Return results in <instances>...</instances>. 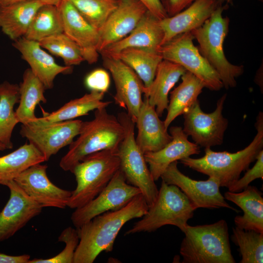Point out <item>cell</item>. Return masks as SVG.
I'll use <instances>...</instances> for the list:
<instances>
[{"mask_svg": "<svg viewBox=\"0 0 263 263\" xmlns=\"http://www.w3.org/2000/svg\"><path fill=\"white\" fill-rule=\"evenodd\" d=\"M149 206L140 193L121 208L97 215L78 228L79 242L74 263H93L102 252L113 250L115 240L128 221L141 218Z\"/></svg>", "mask_w": 263, "mask_h": 263, "instance_id": "cell-1", "label": "cell"}, {"mask_svg": "<svg viewBox=\"0 0 263 263\" xmlns=\"http://www.w3.org/2000/svg\"><path fill=\"white\" fill-rule=\"evenodd\" d=\"M257 133L252 142L244 149L236 152L214 151L210 148L205 149V154L199 158L190 157L180 160V163L197 172L216 178L220 187L228 188L237 181L242 172L248 169L263 149V113L260 112L255 124Z\"/></svg>", "mask_w": 263, "mask_h": 263, "instance_id": "cell-2", "label": "cell"}, {"mask_svg": "<svg viewBox=\"0 0 263 263\" xmlns=\"http://www.w3.org/2000/svg\"><path fill=\"white\" fill-rule=\"evenodd\" d=\"M78 135L60 161L59 166L64 171L72 172L78 163L92 153L104 150H118L124 131L117 117L102 107L95 110L93 120L82 121Z\"/></svg>", "mask_w": 263, "mask_h": 263, "instance_id": "cell-3", "label": "cell"}, {"mask_svg": "<svg viewBox=\"0 0 263 263\" xmlns=\"http://www.w3.org/2000/svg\"><path fill=\"white\" fill-rule=\"evenodd\" d=\"M180 248L183 263H235L226 222L187 225Z\"/></svg>", "mask_w": 263, "mask_h": 263, "instance_id": "cell-4", "label": "cell"}, {"mask_svg": "<svg viewBox=\"0 0 263 263\" xmlns=\"http://www.w3.org/2000/svg\"><path fill=\"white\" fill-rule=\"evenodd\" d=\"M225 6L220 5L198 28L190 32L199 44L200 54L217 73L226 89L237 85L236 78L244 73L243 65H234L227 59L224 42L229 30V19L224 17Z\"/></svg>", "mask_w": 263, "mask_h": 263, "instance_id": "cell-5", "label": "cell"}, {"mask_svg": "<svg viewBox=\"0 0 263 263\" xmlns=\"http://www.w3.org/2000/svg\"><path fill=\"white\" fill-rule=\"evenodd\" d=\"M118 150H104L83 158L74 167L76 187L71 191L67 207L80 208L97 196L120 168Z\"/></svg>", "mask_w": 263, "mask_h": 263, "instance_id": "cell-6", "label": "cell"}, {"mask_svg": "<svg viewBox=\"0 0 263 263\" xmlns=\"http://www.w3.org/2000/svg\"><path fill=\"white\" fill-rule=\"evenodd\" d=\"M194 211L187 196L178 187L162 181L153 205L125 235L151 232L166 225L177 226L184 233L188 221L193 217Z\"/></svg>", "mask_w": 263, "mask_h": 263, "instance_id": "cell-7", "label": "cell"}, {"mask_svg": "<svg viewBox=\"0 0 263 263\" xmlns=\"http://www.w3.org/2000/svg\"><path fill=\"white\" fill-rule=\"evenodd\" d=\"M124 131V136L118 149L120 168L127 182L138 189L149 207L155 201L159 190L146 161L144 153L135 141V123L126 112L117 116Z\"/></svg>", "mask_w": 263, "mask_h": 263, "instance_id": "cell-8", "label": "cell"}, {"mask_svg": "<svg viewBox=\"0 0 263 263\" xmlns=\"http://www.w3.org/2000/svg\"><path fill=\"white\" fill-rule=\"evenodd\" d=\"M194 37L190 32L177 36L160 46L158 51L163 59L184 67L211 91L224 87L219 75L194 46Z\"/></svg>", "mask_w": 263, "mask_h": 263, "instance_id": "cell-9", "label": "cell"}, {"mask_svg": "<svg viewBox=\"0 0 263 263\" xmlns=\"http://www.w3.org/2000/svg\"><path fill=\"white\" fill-rule=\"evenodd\" d=\"M226 94L217 101L215 110L210 113L203 112L198 99L184 115V132L190 136L200 147L210 148L223 144L228 120L223 115Z\"/></svg>", "mask_w": 263, "mask_h": 263, "instance_id": "cell-10", "label": "cell"}, {"mask_svg": "<svg viewBox=\"0 0 263 263\" xmlns=\"http://www.w3.org/2000/svg\"><path fill=\"white\" fill-rule=\"evenodd\" d=\"M140 193L139 189L127 182L119 169L97 196L84 206L75 209L71 216L72 222L78 228L97 215L121 208Z\"/></svg>", "mask_w": 263, "mask_h": 263, "instance_id": "cell-11", "label": "cell"}, {"mask_svg": "<svg viewBox=\"0 0 263 263\" xmlns=\"http://www.w3.org/2000/svg\"><path fill=\"white\" fill-rule=\"evenodd\" d=\"M177 164V161L171 163L160 178L166 184L178 187L187 196L195 210L198 208L224 207L238 212L226 202L220 192V186L216 178L209 177L205 181L192 179L179 170Z\"/></svg>", "mask_w": 263, "mask_h": 263, "instance_id": "cell-12", "label": "cell"}, {"mask_svg": "<svg viewBox=\"0 0 263 263\" xmlns=\"http://www.w3.org/2000/svg\"><path fill=\"white\" fill-rule=\"evenodd\" d=\"M82 123L73 119L48 124L34 122L22 124L20 134L38 150L47 161L72 143L79 133Z\"/></svg>", "mask_w": 263, "mask_h": 263, "instance_id": "cell-13", "label": "cell"}, {"mask_svg": "<svg viewBox=\"0 0 263 263\" xmlns=\"http://www.w3.org/2000/svg\"><path fill=\"white\" fill-rule=\"evenodd\" d=\"M103 66L111 74L116 93L115 103L127 111L135 123L143 100L144 84L136 73L121 60L108 56H102Z\"/></svg>", "mask_w": 263, "mask_h": 263, "instance_id": "cell-14", "label": "cell"}, {"mask_svg": "<svg viewBox=\"0 0 263 263\" xmlns=\"http://www.w3.org/2000/svg\"><path fill=\"white\" fill-rule=\"evenodd\" d=\"M41 164L31 166L14 180L43 207L65 208L67 207L71 191L54 185L47 176V166Z\"/></svg>", "mask_w": 263, "mask_h": 263, "instance_id": "cell-15", "label": "cell"}, {"mask_svg": "<svg viewBox=\"0 0 263 263\" xmlns=\"http://www.w3.org/2000/svg\"><path fill=\"white\" fill-rule=\"evenodd\" d=\"M10 197L0 211V242L5 241L39 215L43 207L29 196L14 181L6 186Z\"/></svg>", "mask_w": 263, "mask_h": 263, "instance_id": "cell-16", "label": "cell"}, {"mask_svg": "<svg viewBox=\"0 0 263 263\" xmlns=\"http://www.w3.org/2000/svg\"><path fill=\"white\" fill-rule=\"evenodd\" d=\"M62 19L63 33L79 47L84 61L97 62L99 32L79 13L69 0H61L58 6Z\"/></svg>", "mask_w": 263, "mask_h": 263, "instance_id": "cell-17", "label": "cell"}, {"mask_svg": "<svg viewBox=\"0 0 263 263\" xmlns=\"http://www.w3.org/2000/svg\"><path fill=\"white\" fill-rule=\"evenodd\" d=\"M147 10L139 0H119L116 8L99 31V53L128 35Z\"/></svg>", "mask_w": 263, "mask_h": 263, "instance_id": "cell-18", "label": "cell"}, {"mask_svg": "<svg viewBox=\"0 0 263 263\" xmlns=\"http://www.w3.org/2000/svg\"><path fill=\"white\" fill-rule=\"evenodd\" d=\"M169 134L172 140L164 147L156 151L144 153L146 161L155 181L161 177L171 163L200 152V147L188 140V136L181 127H171Z\"/></svg>", "mask_w": 263, "mask_h": 263, "instance_id": "cell-19", "label": "cell"}, {"mask_svg": "<svg viewBox=\"0 0 263 263\" xmlns=\"http://www.w3.org/2000/svg\"><path fill=\"white\" fill-rule=\"evenodd\" d=\"M12 45L21 54L22 58L28 63L33 73L43 84L46 89L53 88L54 80L57 75L72 71V67L56 63L53 57L43 49L38 41L22 37L14 40Z\"/></svg>", "mask_w": 263, "mask_h": 263, "instance_id": "cell-20", "label": "cell"}, {"mask_svg": "<svg viewBox=\"0 0 263 263\" xmlns=\"http://www.w3.org/2000/svg\"><path fill=\"white\" fill-rule=\"evenodd\" d=\"M222 3L218 0H196L178 13L160 20L164 32L162 45L179 35L202 26Z\"/></svg>", "mask_w": 263, "mask_h": 263, "instance_id": "cell-21", "label": "cell"}, {"mask_svg": "<svg viewBox=\"0 0 263 263\" xmlns=\"http://www.w3.org/2000/svg\"><path fill=\"white\" fill-rule=\"evenodd\" d=\"M135 124L138 132L136 144L145 153L156 151L164 147L172 140L164 121L161 120L155 108L144 96Z\"/></svg>", "mask_w": 263, "mask_h": 263, "instance_id": "cell-22", "label": "cell"}, {"mask_svg": "<svg viewBox=\"0 0 263 263\" xmlns=\"http://www.w3.org/2000/svg\"><path fill=\"white\" fill-rule=\"evenodd\" d=\"M160 20L147 10L128 35L108 46L99 53L102 56L111 55L128 48L158 50L162 45L164 38V32Z\"/></svg>", "mask_w": 263, "mask_h": 263, "instance_id": "cell-23", "label": "cell"}, {"mask_svg": "<svg viewBox=\"0 0 263 263\" xmlns=\"http://www.w3.org/2000/svg\"><path fill=\"white\" fill-rule=\"evenodd\" d=\"M224 197L243 211V215H237L234 222L236 226L245 230L263 233V193L256 187L248 186L241 191H226Z\"/></svg>", "mask_w": 263, "mask_h": 263, "instance_id": "cell-24", "label": "cell"}, {"mask_svg": "<svg viewBox=\"0 0 263 263\" xmlns=\"http://www.w3.org/2000/svg\"><path fill=\"white\" fill-rule=\"evenodd\" d=\"M186 71L180 65L163 59L157 67L151 85L147 88L144 87V96L155 107L159 117L167 109L170 90Z\"/></svg>", "mask_w": 263, "mask_h": 263, "instance_id": "cell-25", "label": "cell"}, {"mask_svg": "<svg viewBox=\"0 0 263 263\" xmlns=\"http://www.w3.org/2000/svg\"><path fill=\"white\" fill-rule=\"evenodd\" d=\"M45 2L27 0L0 6V28L12 40L23 37L38 9Z\"/></svg>", "mask_w": 263, "mask_h": 263, "instance_id": "cell-26", "label": "cell"}, {"mask_svg": "<svg viewBox=\"0 0 263 263\" xmlns=\"http://www.w3.org/2000/svg\"><path fill=\"white\" fill-rule=\"evenodd\" d=\"M181 79L179 85L170 92L167 114L164 121L167 129L176 117L183 114L192 106L205 88L199 78L188 71Z\"/></svg>", "mask_w": 263, "mask_h": 263, "instance_id": "cell-27", "label": "cell"}, {"mask_svg": "<svg viewBox=\"0 0 263 263\" xmlns=\"http://www.w3.org/2000/svg\"><path fill=\"white\" fill-rule=\"evenodd\" d=\"M19 87V105L15 113L19 123L25 125L36 120L37 117L35 114L36 106L40 102H47L44 94L46 89L30 68L24 71L22 81Z\"/></svg>", "mask_w": 263, "mask_h": 263, "instance_id": "cell-28", "label": "cell"}, {"mask_svg": "<svg viewBox=\"0 0 263 263\" xmlns=\"http://www.w3.org/2000/svg\"><path fill=\"white\" fill-rule=\"evenodd\" d=\"M108 56L118 59L131 68L145 88L151 85L157 67L163 59L158 50L142 48H128Z\"/></svg>", "mask_w": 263, "mask_h": 263, "instance_id": "cell-29", "label": "cell"}, {"mask_svg": "<svg viewBox=\"0 0 263 263\" xmlns=\"http://www.w3.org/2000/svg\"><path fill=\"white\" fill-rule=\"evenodd\" d=\"M104 93L92 91L82 96L71 100L57 110L37 117L36 122L48 124L72 120L88 114L89 112L102 107H107L111 101H104Z\"/></svg>", "mask_w": 263, "mask_h": 263, "instance_id": "cell-30", "label": "cell"}, {"mask_svg": "<svg viewBox=\"0 0 263 263\" xmlns=\"http://www.w3.org/2000/svg\"><path fill=\"white\" fill-rule=\"evenodd\" d=\"M45 161L44 156L34 145L30 143L24 144L0 157V185L6 186L31 166Z\"/></svg>", "mask_w": 263, "mask_h": 263, "instance_id": "cell-31", "label": "cell"}, {"mask_svg": "<svg viewBox=\"0 0 263 263\" xmlns=\"http://www.w3.org/2000/svg\"><path fill=\"white\" fill-rule=\"evenodd\" d=\"M19 87L17 84L5 81L0 84V142L7 149H12L13 131L19 123L14 111L19 102Z\"/></svg>", "mask_w": 263, "mask_h": 263, "instance_id": "cell-32", "label": "cell"}, {"mask_svg": "<svg viewBox=\"0 0 263 263\" xmlns=\"http://www.w3.org/2000/svg\"><path fill=\"white\" fill-rule=\"evenodd\" d=\"M63 32L62 19L58 7L46 4L37 11L23 37L39 42L45 38Z\"/></svg>", "mask_w": 263, "mask_h": 263, "instance_id": "cell-33", "label": "cell"}, {"mask_svg": "<svg viewBox=\"0 0 263 263\" xmlns=\"http://www.w3.org/2000/svg\"><path fill=\"white\" fill-rule=\"evenodd\" d=\"M231 239L239 247L240 263H263V233L235 226L232 228Z\"/></svg>", "mask_w": 263, "mask_h": 263, "instance_id": "cell-34", "label": "cell"}, {"mask_svg": "<svg viewBox=\"0 0 263 263\" xmlns=\"http://www.w3.org/2000/svg\"><path fill=\"white\" fill-rule=\"evenodd\" d=\"M82 17L99 33L119 0H69Z\"/></svg>", "mask_w": 263, "mask_h": 263, "instance_id": "cell-35", "label": "cell"}, {"mask_svg": "<svg viewBox=\"0 0 263 263\" xmlns=\"http://www.w3.org/2000/svg\"><path fill=\"white\" fill-rule=\"evenodd\" d=\"M38 42L43 48L61 58L65 66L72 67L84 61L79 47L63 32L45 38Z\"/></svg>", "mask_w": 263, "mask_h": 263, "instance_id": "cell-36", "label": "cell"}, {"mask_svg": "<svg viewBox=\"0 0 263 263\" xmlns=\"http://www.w3.org/2000/svg\"><path fill=\"white\" fill-rule=\"evenodd\" d=\"M58 241L65 244L63 250L56 256L48 259H35L28 263H74L75 250L79 242L77 229L71 226L64 229L58 238Z\"/></svg>", "mask_w": 263, "mask_h": 263, "instance_id": "cell-37", "label": "cell"}, {"mask_svg": "<svg viewBox=\"0 0 263 263\" xmlns=\"http://www.w3.org/2000/svg\"><path fill=\"white\" fill-rule=\"evenodd\" d=\"M256 160V162L251 169H247L241 178H239L227 188L229 191H241L254 180L258 178L263 179V150L259 153Z\"/></svg>", "mask_w": 263, "mask_h": 263, "instance_id": "cell-38", "label": "cell"}, {"mask_svg": "<svg viewBox=\"0 0 263 263\" xmlns=\"http://www.w3.org/2000/svg\"><path fill=\"white\" fill-rule=\"evenodd\" d=\"M85 84L90 90L105 93L110 85V77L108 73L103 69H96L90 73L86 77Z\"/></svg>", "mask_w": 263, "mask_h": 263, "instance_id": "cell-39", "label": "cell"}, {"mask_svg": "<svg viewBox=\"0 0 263 263\" xmlns=\"http://www.w3.org/2000/svg\"><path fill=\"white\" fill-rule=\"evenodd\" d=\"M168 17L185 9L196 0H161Z\"/></svg>", "mask_w": 263, "mask_h": 263, "instance_id": "cell-40", "label": "cell"}, {"mask_svg": "<svg viewBox=\"0 0 263 263\" xmlns=\"http://www.w3.org/2000/svg\"><path fill=\"white\" fill-rule=\"evenodd\" d=\"M153 15L161 20L168 17L161 0H139Z\"/></svg>", "mask_w": 263, "mask_h": 263, "instance_id": "cell-41", "label": "cell"}, {"mask_svg": "<svg viewBox=\"0 0 263 263\" xmlns=\"http://www.w3.org/2000/svg\"><path fill=\"white\" fill-rule=\"evenodd\" d=\"M30 260L28 254L12 256L0 253V263H28Z\"/></svg>", "mask_w": 263, "mask_h": 263, "instance_id": "cell-42", "label": "cell"}, {"mask_svg": "<svg viewBox=\"0 0 263 263\" xmlns=\"http://www.w3.org/2000/svg\"><path fill=\"white\" fill-rule=\"evenodd\" d=\"M27 0H0V6L9 5L17 2ZM46 4H53L58 6L61 0H40Z\"/></svg>", "mask_w": 263, "mask_h": 263, "instance_id": "cell-43", "label": "cell"}, {"mask_svg": "<svg viewBox=\"0 0 263 263\" xmlns=\"http://www.w3.org/2000/svg\"><path fill=\"white\" fill-rule=\"evenodd\" d=\"M6 149V147L0 142V151H3Z\"/></svg>", "mask_w": 263, "mask_h": 263, "instance_id": "cell-44", "label": "cell"}, {"mask_svg": "<svg viewBox=\"0 0 263 263\" xmlns=\"http://www.w3.org/2000/svg\"><path fill=\"white\" fill-rule=\"evenodd\" d=\"M222 3H223L224 1H229L230 0H218Z\"/></svg>", "mask_w": 263, "mask_h": 263, "instance_id": "cell-45", "label": "cell"}, {"mask_svg": "<svg viewBox=\"0 0 263 263\" xmlns=\"http://www.w3.org/2000/svg\"><path fill=\"white\" fill-rule=\"evenodd\" d=\"M259 1H263V0H259Z\"/></svg>", "mask_w": 263, "mask_h": 263, "instance_id": "cell-46", "label": "cell"}]
</instances>
